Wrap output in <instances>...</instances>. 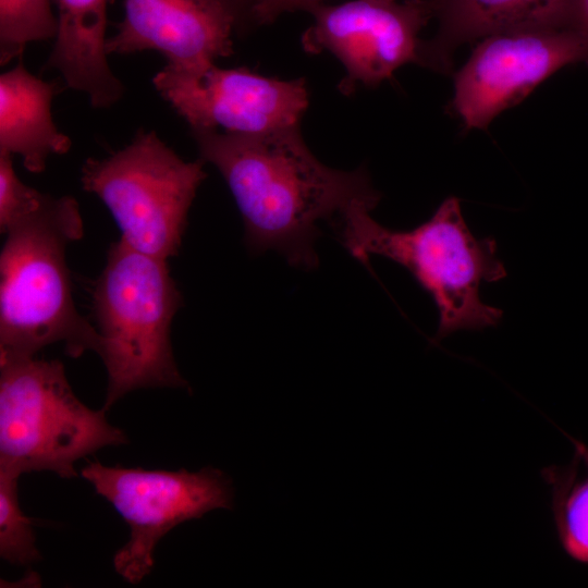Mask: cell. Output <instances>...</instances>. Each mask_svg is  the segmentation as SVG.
Wrapping results in <instances>:
<instances>
[{"label":"cell","instance_id":"6da1fadb","mask_svg":"<svg viewBox=\"0 0 588 588\" xmlns=\"http://www.w3.org/2000/svg\"><path fill=\"white\" fill-rule=\"evenodd\" d=\"M191 133L200 159L213 164L226 182L252 253L275 250L295 268H316L321 226L339 230L353 208L373 209L380 200L365 169L341 171L320 162L299 125L256 134Z\"/></svg>","mask_w":588,"mask_h":588},{"label":"cell","instance_id":"7a4b0ae2","mask_svg":"<svg viewBox=\"0 0 588 588\" xmlns=\"http://www.w3.org/2000/svg\"><path fill=\"white\" fill-rule=\"evenodd\" d=\"M2 234L0 356H35L54 343L74 358L99 354L96 327L75 307L65 257L84 235L76 199L42 193Z\"/></svg>","mask_w":588,"mask_h":588},{"label":"cell","instance_id":"3957f363","mask_svg":"<svg viewBox=\"0 0 588 588\" xmlns=\"http://www.w3.org/2000/svg\"><path fill=\"white\" fill-rule=\"evenodd\" d=\"M371 210L352 209L338 230L340 241L362 262L380 255L412 273L438 308L436 341L499 323L502 310L481 301L480 286L505 278V268L495 241L477 238L467 226L456 197H448L429 220L406 231L382 226Z\"/></svg>","mask_w":588,"mask_h":588},{"label":"cell","instance_id":"277c9868","mask_svg":"<svg viewBox=\"0 0 588 588\" xmlns=\"http://www.w3.org/2000/svg\"><path fill=\"white\" fill-rule=\"evenodd\" d=\"M183 304L167 260L119 238L94 283L93 316L108 376L103 408L148 388L189 389L174 360L171 324Z\"/></svg>","mask_w":588,"mask_h":588},{"label":"cell","instance_id":"5b68a950","mask_svg":"<svg viewBox=\"0 0 588 588\" xmlns=\"http://www.w3.org/2000/svg\"><path fill=\"white\" fill-rule=\"evenodd\" d=\"M128 442L73 392L63 364L35 356H0V471H52L77 477L75 463Z\"/></svg>","mask_w":588,"mask_h":588},{"label":"cell","instance_id":"8992f818","mask_svg":"<svg viewBox=\"0 0 588 588\" xmlns=\"http://www.w3.org/2000/svg\"><path fill=\"white\" fill-rule=\"evenodd\" d=\"M205 161H185L154 131L138 130L124 148L88 158L81 182L108 208L131 247L164 260L176 256Z\"/></svg>","mask_w":588,"mask_h":588},{"label":"cell","instance_id":"52a82bcc","mask_svg":"<svg viewBox=\"0 0 588 588\" xmlns=\"http://www.w3.org/2000/svg\"><path fill=\"white\" fill-rule=\"evenodd\" d=\"M82 477L130 526V539L114 554L113 566L132 585L150 574L156 546L172 528L234 505L231 479L212 467L198 471L144 469L95 461L82 468Z\"/></svg>","mask_w":588,"mask_h":588},{"label":"cell","instance_id":"ba28073f","mask_svg":"<svg viewBox=\"0 0 588 588\" xmlns=\"http://www.w3.org/2000/svg\"><path fill=\"white\" fill-rule=\"evenodd\" d=\"M314 24L303 34L309 53L327 51L344 66L339 89L351 94L358 84L373 87L407 63L428 68L427 41L419 33L432 19L431 0H352L323 2L306 10Z\"/></svg>","mask_w":588,"mask_h":588},{"label":"cell","instance_id":"9c48e42d","mask_svg":"<svg viewBox=\"0 0 588 588\" xmlns=\"http://www.w3.org/2000/svg\"><path fill=\"white\" fill-rule=\"evenodd\" d=\"M588 64V36L575 26L482 38L455 74L452 107L467 128H485L561 68Z\"/></svg>","mask_w":588,"mask_h":588},{"label":"cell","instance_id":"30bf717a","mask_svg":"<svg viewBox=\"0 0 588 588\" xmlns=\"http://www.w3.org/2000/svg\"><path fill=\"white\" fill-rule=\"evenodd\" d=\"M152 85L191 130L264 133L299 125L308 107L302 78L281 81L216 63L198 73L166 64L152 77Z\"/></svg>","mask_w":588,"mask_h":588},{"label":"cell","instance_id":"8fae6325","mask_svg":"<svg viewBox=\"0 0 588 588\" xmlns=\"http://www.w3.org/2000/svg\"><path fill=\"white\" fill-rule=\"evenodd\" d=\"M108 53L160 52L167 65L198 73L233 52L235 20L221 0H124Z\"/></svg>","mask_w":588,"mask_h":588},{"label":"cell","instance_id":"7c38bea8","mask_svg":"<svg viewBox=\"0 0 588 588\" xmlns=\"http://www.w3.org/2000/svg\"><path fill=\"white\" fill-rule=\"evenodd\" d=\"M439 29L427 41L428 68L448 73L460 46L485 37L573 25V0H431ZM574 26V25H573Z\"/></svg>","mask_w":588,"mask_h":588},{"label":"cell","instance_id":"4fadbf2b","mask_svg":"<svg viewBox=\"0 0 588 588\" xmlns=\"http://www.w3.org/2000/svg\"><path fill=\"white\" fill-rule=\"evenodd\" d=\"M58 29L45 69L57 70L65 86L84 93L95 108H109L124 93L107 57L110 0H56Z\"/></svg>","mask_w":588,"mask_h":588},{"label":"cell","instance_id":"5bb4252c","mask_svg":"<svg viewBox=\"0 0 588 588\" xmlns=\"http://www.w3.org/2000/svg\"><path fill=\"white\" fill-rule=\"evenodd\" d=\"M59 91L58 82L30 74L22 61L0 76V154L19 155L32 173L42 172L51 156L66 154L72 146L51 115Z\"/></svg>","mask_w":588,"mask_h":588},{"label":"cell","instance_id":"9a60e30c","mask_svg":"<svg viewBox=\"0 0 588 588\" xmlns=\"http://www.w3.org/2000/svg\"><path fill=\"white\" fill-rule=\"evenodd\" d=\"M574 454L568 464L541 470L550 488L559 542L568 558L588 565V445L566 434Z\"/></svg>","mask_w":588,"mask_h":588},{"label":"cell","instance_id":"2e32d148","mask_svg":"<svg viewBox=\"0 0 588 588\" xmlns=\"http://www.w3.org/2000/svg\"><path fill=\"white\" fill-rule=\"evenodd\" d=\"M50 0H0V63L21 57L29 42L54 38Z\"/></svg>","mask_w":588,"mask_h":588},{"label":"cell","instance_id":"e0dca14e","mask_svg":"<svg viewBox=\"0 0 588 588\" xmlns=\"http://www.w3.org/2000/svg\"><path fill=\"white\" fill-rule=\"evenodd\" d=\"M19 478L0 471V556L13 566H29L41 555L36 547L34 520L19 503Z\"/></svg>","mask_w":588,"mask_h":588},{"label":"cell","instance_id":"ac0fdd59","mask_svg":"<svg viewBox=\"0 0 588 588\" xmlns=\"http://www.w3.org/2000/svg\"><path fill=\"white\" fill-rule=\"evenodd\" d=\"M41 192L27 186L17 176L12 156L0 154V232L28 211Z\"/></svg>","mask_w":588,"mask_h":588},{"label":"cell","instance_id":"d6986e66","mask_svg":"<svg viewBox=\"0 0 588 588\" xmlns=\"http://www.w3.org/2000/svg\"><path fill=\"white\" fill-rule=\"evenodd\" d=\"M323 1L324 0H257L249 16V28L272 23L285 12L298 10L306 11L311 5Z\"/></svg>","mask_w":588,"mask_h":588},{"label":"cell","instance_id":"ffe728a7","mask_svg":"<svg viewBox=\"0 0 588 588\" xmlns=\"http://www.w3.org/2000/svg\"><path fill=\"white\" fill-rule=\"evenodd\" d=\"M235 20V30L240 34L249 29V16L257 0H221Z\"/></svg>","mask_w":588,"mask_h":588}]
</instances>
